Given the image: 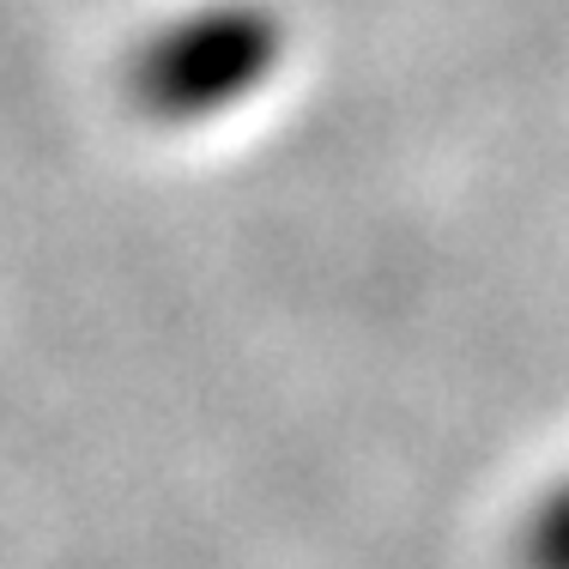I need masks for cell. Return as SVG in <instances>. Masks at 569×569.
Segmentation results:
<instances>
[{
    "mask_svg": "<svg viewBox=\"0 0 569 569\" xmlns=\"http://www.w3.org/2000/svg\"><path fill=\"white\" fill-rule=\"evenodd\" d=\"M284 31L254 0H219L188 19L164 24L152 43L133 56L128 91L158 121H207L237 110L242 98L273 79Z\"/></svg>",
    "mask_w": 569,
    "mask_h": 569,
    "instance_id": "1",
    "label": "cell"
},
{
    "mask_svg": "<svg viewBox=\"0 0 569 569\" xmlns=\"http://www.w3.org/2000/svg\"><path fill=\"white\" fill-rule=\"evenodd\" d=\"M515 558H521V569H569V479H558L527 509Z\"/></svg>",
    "mask_w": 569,
    "mask_h": 569,
    "instance_id": "2",
    "label": "cell"
}]
</instances>
